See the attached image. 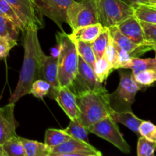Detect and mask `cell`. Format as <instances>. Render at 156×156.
<instances>
[{"label": "cell", "instance_id": "6da1fadb", "mask_svg": "<svg viewBox=\"0 0 156 156\" xmlns=\"http://www.w3.org/2000/svg\"><path fill=\"white\" fill-rule=\"evenodd\" d=\"M37 30V29L27 28L23 31L24 61L18 84L9 98V103L15 104L23 96L30 94L34 82L41 79V71L46 55L40 44Z\"/></svg>", "mask_w": 156, "mask_h": 156}, {"label": "cell", "instance_id": "7a4b0ae2", "mask_svg": "<svg viewBox=\"0 0 156 156\" xmlns=\"http://www.w3.org/2000/svg\"><path fill=\"white\" fill-rule=\"evenodd\" d=\"M109 93L106 88L100 91H85L76 95L79 110V120L88 129L89 126L111 116Z\"/></svg>", "mask_w": 156, "mask_h": 156}, {"label": "cell", "instance_id": "3957f363", "mask_svg": "<svg viewBox=\"0 0 156 156\" xmlns=\"http://www.w3.org/2000/svg\"><path fill=\"white\" fill-rule=\"evenodd\" d=\"M56 42L61 44L62 50L58 57V75L60 87H69L74 80L78 71L79 55L75 42L68 34L57 32Z\"/></svg>", "mask_w": 156, "mask_h": 156}, {"label": "cell", "instance_id": "277c9868", "mask_svg": "<svg viewBox=\"0 0 156 156\" xmlns=\"http://www.w3.org/2000/svg\"><path fill=\"white\" fill-rule=\"evenodd\" d=\"M120 80L117 90L109 94L110 105L114 111H132L131 106L135 101L137 92L141 86L137 84L132 72H120Z\"/></svg>", "mask_w": 156, "mask_h": 156}, {"label": "cell", "instance_id": "5b68a950", "mask_svg": "<svg viewBox=\"0 0 156 156\" xmlns=\"http://www.w3.org/2000/svg\"><path fill=\"white\" fill-rule=\"evenodd\" d=\"M98 23L103 27L118 25L134 15L133 7L123 0H95Z\"/></svg>", "mask_w": 156, "mask_h": 156}, {"label": "cell", "instance_id": "8992f818", "mask_svg": "<svg viewBox=\"0 0 156 156\" xmlns=\"http://www.w3.org/2000/svg\"><path fill=\"white\" fill-rule=\"evenodd\" d=\"M66 23L73 30L98 23L95 0H75L67 12Z\"/></svg>", "mask_w": 156, "mask_h": 156}, {"label": "cell", "instance_id": "52a82bcc", "mask_svg": "<svg viewBox=\"0 0 156 156\" xmlns=\"http://www.w3.org/2000/svg\"><path fill=\"white\" fill-rule=\"evenodd\" d=\"M88 132L107 140L123 153L130 152V146L123 138L117 122L111 117H105L88 128Z\"/></svg>", "mask_w": 156, "mask_h": 156}, {"label": "cell", "instance_id": "ba28073f", "mask_svg": "<svg viewBox=\"0 0 156 156\" xmlns=\"http://www.w3.org/2000/svg\"><path fill=\"white\" fill-rule=\"evenodd\" d=\"M12 7L26 29L39 30L44 27V15L35 5L34 0H6Z\"/></svg>", "mask_w": 156, "mask_h": 156}, {"label": "cell", "instance_id": "9c48e42d", "mask_svg": "<svg viewBox=\"0 0 156 156\" xmlns=\"http://www.w3.org/2000/svg\"><path fill=\"white\" fill-rule=\"evenodd\" d=\"M69 88L76 96L85 91H100L105 88L102 83L98 81L92 67L80 57L79 58L77 74Z\"/></svg>", "mask_w": 156, "mask_h": 156}, {"label": "cell", "instance_id": "30bf717a", "mask_svg": "<svg viewBox=\"0 0 156 156\" xmlns=\"http://www.w3.org/2000/svg\"><path fill=\"white\" fill-rule=\"evenodd\" d=\"M44 16L51 19L62 32V24L66 23L67 12L75 0H34Z\"/></svg>", "mask_w": 156, "mask_h": 156}, {"label": "cell", "instance_id": "8fae6325", "mask_svg": "<svg viewBox=\"0 0 156 156\" xmlns=\"http://www.w3.org/2000/svg\"><path fill=\"white\" fill-rule=\"evenodd\" d=\"M102 153L90 143L71 138L50 149V156H101Z\"/></svg>", "mask_w": 156, "mask_h": 156}, {"label": "cell", "instance_id": "7c38bea8", "mask_svg": "<svg viewBox=\"0 0 156 156\" xmlns=\"http://www.w3.org/2000/svg\"><path fill=\"white\" fill-rule=\"evenodd\" d=\"M15 104L9 103L0 108V146L11 137L16 136L18 123L14 115Z\"/></svg>", "mask_w": 156, "mask_h": 156}, {"label": "cell", "instance_id": "4fadbf2b", "mask_svg": "<svg viewBox=\"0 0 156 156\" xmlns=\"http://www.w3.org/2000/svg\"><path fill=\"white\" fill-rule=\"evenodd\" d=\"M41 79L48 82L50 85L49 98L55 99L60 87L58 75V58L51 56H46L41 71Z\"/></svg>", "mask_w": 156, "mask_h": 156}, {"label": "cell", "instance_id": "5bb4252c", "mask_svg": "<svg viewBox=\"0 0 156 156\" xmlns=\"http://www.w3.org/2000/svg\"><path fill=\"white\" fill-rule=\"evenodd\" d=\"M108 29H109L110 36L112 37L117 46L129 53L132 56L139 57V56H141L146 52L152 50L149 46L140 45L133 42L119 30L117 25L108 27Z\"/></svg>", "mask_w": 156, "mask_h": 156}, {"label": "cell", "instance_id": "9a60e30c", "mask_svg": "<svg viewBox=\"0 0 156 156\" xmlns=\"http://www.w3.org/2000/svg\"><path fill=\"white\" fill-rule=\"evenodd\" d=\"M55 100L70 120L79 119V110L76 102V96L69 87H61Z\"/></svg>", "mask_w": 156, "mask_h": 156}, {"label": "cell", "instance_id": "2e32d148", "mask_svg": "<svg viewBox=\"0 0 156 156\" xmlns=\"http://www.w3.org/2000/svg\"><path fill=\"white\" fill-rule=\"evenodd\" d=\"M117 27L133 43L140 45H146L144 32L142 28L140 21L134 15L122 21Z\"/></svg>", "mask_w": 156, "mask_h": 156}, {"label": "cell", "instance_id": "e0dca14e", "mask_svg": "<svg viewBox=\"0 0 156 156\" xmlns=\"http://www.w3.org/2000/svg\"><path fill=\"white\" fill-rule=\"evenodd\" d=\"M103 28L104 27L100 23L89 24L75 29L69 34V37L73 41L92 43L100 34Z\"/></svg>", "mask_w": 156, "mask_h": 156}, {"label": "cell", "instance_id": "ac0fdd59", "mask_svg": "<svg viewBox=\"0 0 156 156\" xmlns=\"http://www.w3.org/2000/svg\"><path fill=\"white\" fill-rule=\"evenodd\" d=\"M111 117L117 123H120L121 124L124 125L125 126L129 128L130 130L135 133L136 134L140 135L139 128H140L141 123L143 122V120L137 117L133 113L132 111H126L118 112V111H115L113 110V111L111 112Z\"/></svg>", "mask_w": 156, "mask_h": 156}, {"label": "cell", "instance_id": "d6986e66", "mask_svg": "<svg viewBox=\"0 0 156 156\" xmlns=\"http://www.w3.org/2000/svg\"><path fill=\"white\" fill-rule=\"evenodd\" d=\"M21 137V136H20ZM26 156H50V148L45 143L21 137Z\"/></svg>", "mask_w": 156, "mask_h": 156}, {"label": "cell", "instance_id": "ffe728a7", "mask_svg": "<svg viewBox=\"0 0 156 156\" xmlns=\"http://www.w3.org/2000/svg\"><path fill=\"white\" fill-rule=\"evenodd\" d=\"M134 15L140 21L156 24V5L151 4H139L133 6Z\"/></svg>", "mask_w": 156, "mask_h": 156}, {"label": "cell", "instance_id": "44dd1931", "mask_svg": "<svg viewBox=\"0 0 156 156\" xmlns=\"http://www.w3.org/2000/svg\"><path fill=\"white\" fill-rule=\"evenodd\" d=\"M20 31L19 27L0 12V37L11 38L18 41Z\"/></svg>", "mask_w": 156, "mask_h": 156}, {"label": "cell", "instance_id": "7402d4cb", "mask_svg": "<svg viewBox=\"0 0 156 156\" xmlns=\"http://www.w3.org/2000/svg\"><path fill=\"white\" fill-rule=\"evenodd\" d=\"M71 138L69 135L64 129H48L46 130L44 143L51 148L57 146L65 143Z\"/></svg>", "mask_w": 156, "mask_h": 156}, {"label": "cell", "instance_id": "603a6c76", "mask_svg": "<svg viewBox=\"0 0 156 156\" xmlns=\"http://www.w3.org/2000/svg\"><path fill=\"white\" fill-rule=\"evenodd\" d=\"M5 156H26L25 150L18 135L14 136L2 145Z\"/></svg>", "mask_w": 156, "mask_h": 156}, {"label": "cell", "instance_id": "cb8c5ba5", "mask_svg": "<svg viewBox=\"0 0 156 156\" xmlns=\"http://www.w3.org/2000/svg\"><path fill=\"white\" fill-rule=\"evenodd\" d=\"M64 130L73 138L90 143L88 137V130L82 124L79 119L70 120L69 124Z\"/></svg>", "mask_w": 156, "mask_h": 156}, {"label": "cell", "instance_id": "d4e9b609", "mask_svg": "<svg viewBox=\"0 0 156 156\" xmlns=\"http://www.w3.org/2000/svg\"><path fill=\"white\" fill-rule=\"evenodd\" d=\"M75 42L77 50L78 55L81 59H83L87 64L94 67V63L96 61L95 55H94V50H93L91 43L84 42V41H73Z\"/></svg>", "mask_w": 156, "mask_h": 156}, {"label": "cell", "instance_id": "484cf974", "mask_svg": "<svg viewBox=\"0 0 156 156\" xmlns=\"http://www.w3.org/2000/svg\"><path fill=\"white\" fill-rule=\"evenodd\" d=\"M93 69L98 81L101 83H103L108 79L110 73L114 70V69L105 55H103L101 58L96 59Z\"/></svg>", "mask_w": 156, "mask_h": 156}, {"label": "cell", "instance_id": "4316f807", "mask_svg": "<svg viewBox=\"0 0 156 156\" xmlns=\"http://www.w3.org/2000/svg\"><path fill=\"white\" fill-rule=\"evenodd\" d=\"M110 33L108 27H104L103 30L98 36V37L91 43L93 50L95 55L96 59H99L105 54V50L109 41Z\"/></svg>", "mask_w": 156, "mask_h": 156}, {"label": "cell", "instance_id": "83f0119b", "mask_svg": "<svg viewBox=\"0 0 156 156\" xmlns=\"http://www.w3.org/2000/svg\"><path fill=\"white\" fill-rule=\"evenodd\" d=\"M132 70L133 75H136L140 72L146 69H152L156 71V58H141L133 56L129 68Z\"/></svg>", "mask_w": 156, "mask_h": 156}, {"label": "cell", "instance_id": "f1b7e54d", "mask_svg": "<svg viewBox=\"0 0 156 156\" xmlns=\"http://www.w3.org/2000/svg\"><path fill=\"white\" fill-rule=\"evenodd\" d=\"M0 12H2V14L5 15V17H7L9 20L12 21L13 23H15L19 29L21 30V32L24 31L26 30L25 26L24 25L21 21L20 20V18H18L17 14L15 13V12L14 11V9H12V6L8 3V2L6 0H0Z\"/></svg>", "mask_w": 156, "mask_h": 156}, {"label": "cell", "instance_id": "f546056e", "mask_svg": "<svg viewBox=\"0 0 156 156\" xmlns=\"http://www.w3.org/2000/svg\"><path fill=\"white\" fill-rule=\"evenodd\" d=\"M156 151V143H153L143 136L139 138L137 143V155L153 156Z\"/></svg>", "mask_w": 156, "mask_h": 156}, {"label": "cell", "instance_id": "4dcf8cb0", "mask_svg": "<svg viewBox=\"0 0 156 156\" xmlns=\"http://www.w3.org/2000/svg\"><path fill=\"white\" fill-rule=\"evenodd\" d=\"M136 82L140 86H151L156 82V71L146 69L133 75Z\"/></svg>", "mask_w": 156, "mask_h": 156}, {"label": "cell", "instance_id": "1f68e13d", "mask_svg": "<svg viewBox=\"0 0 156 156\" xmlns=\"http://www.w3.org/2000/svg\"><path fill=\"white\" fill-rule=\"evenodd\" d=\"M142 28L144 32L146 45L149 46L151 49L156 47V24L140 21Z\"/></svg>", "mask_w": 156, "mask_h": 156}, {"label": "cell", "instance_id": "d6a6232c", "mask_svg": "<svg viewBox=\"0 0 156 156\" xmlns=\"http://www.w3.org/2000/svg\"><path fill=\"white\" fill-rule=\"evenodd\" d=\"M50 89V84L44 79H40L33 83L30 89V94H33L35 98H43L45 96H47Z\"/></svg>", "mask_w": 156, "mask_h": 156}, {"label": "cell", "instance_id": "836d02e7", "mask_svg": "<svg viewBox=\"0 0 156 156\" xmlns=\"http://www.w3.org/2000/svg\"><path fill=\"white\" fill-rule=\"evenodd\" d=\"M140 135L148 140L156 143V125L152 122L143 120L139 128Z\"/></svg>", "mask_w": 156, "mask_h": 156}, {"label": "cell", "instance_id": "e575fe53", "mask_svg": "<svg viewBox=\"0 0 156 156\" xmlns=\"http://www.w3.org/2000/svg\"><path fill=\"white\" fill-rule=\"evenodd\" d=\"M132 58L133 56L129 53L123 50V49L120 48L117 46V59H116L115 65H114V69H129L131 61H132Z\"/></svg>", "mask_w": 156, "mask_h": 156}, {"label": "cell", "instance_id": "d590c367", "mask_svg": "<svg viewBox=\"0 0 156 156\" xmlns=\"http://www.w3.org/2000/svg\"><path fill=\"white\" fill-rule=\"evenodd\" d=\"M18 45V41L11 38L0 37V59L6 58L13 47Z\"/></svg>", "mask_w": 156, "mask_h": 156}, {"label": "cell", "instance_id": "8d00e7d4", "mask_svg": "<svg viewBox=\"0 0 156 156\" xmlns=\"http://www.w3.org/2000/svg\"><path fill=\"white\" fill-rule=\"evenodd\" d=\"M104 55L107 58L108 62L112 66L113 69L114 70V65H115L116 59H117V45L111 36L109 37L108 44L107 46V48L105 50V54Z\"/></svg>", "mask_w": 156, "mask_h": 156}, {"label": "cell", "instance_id": "74e56055", "mask_svg": "<svg viewBox=\"0 0 156 156\" xmlns=\"http://www.w3.org/2000/svg\"><path fill=\"white\" fill-rule=\"evenodd\" d=\"M61 50H62L61 44H59V42H56V45L54 46V47L50 50V56L55 58H58L59 54H60Z\"/></svg>", "mask_w": 156, "mask_h": 156}, {"label": "cell", "instance_id": "f35d334b", "mask_svg": "<svg viewBox=\"0 0 156 156\" xmlns=\"http://www.w3.org/2000/svg\"><path fill=\"white\" fill-rule=\"evenodd\" d=\"M123 1L132 6L139 4H149V0H123Z\"/></svg>", "mask_w": 156, "mask_h": 156}, {"label": "cell", "instance_id": "ab89813d", "mask_svg": "<svg viewBox=\"0 0 156 156\" xmlns=\"http://www.w3.org/2000/svg\"><path fill=\"white\" fill-rule=\"evenodd\" d=\"M0 156H5V154L4 151H3L2 146H0Z\"/></svg>", "mask_w": 156, "mask_h": 156}, {"label": "cell", "instance_id": "60d3db41", "mask_svg": "<svg viewBox=\"0 0 156 156\" xmlns=\"http://www.w3.org/2000/svg\"><path fill=\"white\" fill-rule=\"evenodd\" d=\"M149 4L156 5V0H149Z\"/></svg>", "mask_w": 156, "mask_h": 156}, {"label": "cell", "instance_id": "b9f144b4", "mask_svg": "<svg viewBox=\"0 0 156 156\" xmlns=\"http://www.w3.org/2000/svg\"><path fill=\"white\" fill-rule=\"evenodd\" d=\"M152 50H153L154 51H155V58H156V47H154Z\"/></svg>", "mask_w": 156, "mask_h": 156}]
</instances>
